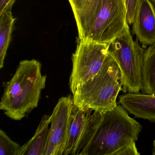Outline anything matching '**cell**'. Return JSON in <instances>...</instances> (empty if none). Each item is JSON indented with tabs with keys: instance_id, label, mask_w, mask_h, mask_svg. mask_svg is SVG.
Listing matches in <instances>:
<instances>
[{
	"instance_id": "16",
	"label": "cell",
	"mask_w": 155,
	"mask_h": 155,
	"mask_svg": "<svg viewBox=\"0 0 155 155\" xmlns=\"http://www.w3.org/2000/svg\"><path fill=\"white\" fill-rule=\"evenodd\" d=\"M140 0H125L127 9V22L129 25L132 24Z\"/></svg>"
},
{
	"instance_id": "3",
	"label": "cell",
	"mask_w": 155,
	"mask_h": 155,
	"mask_svg": "<svg viewBox=\"0 0 155 155\" xmlns=\"http://www.w3.org/2000/svg\"><path fill=\"white\" fill-rule=\"evenodd\" d=\"M122 91L119 68L108 53L98 73L81 86L73 95L74 104L80 108H88L101 114L117 107V99Z\"/></svg>"
},
{
	"instance_id": "4",
	"label": "cell",
	"mask_w": 155,
	"mask_h": 155,
	"mask_svg": "<svg viewBox=\"0 0 155 155\" xmlns=\"http://www.w3.org/2000/svg\"><path fill=\"white\" fill-rule=\"evenodd\" d=\"M108 53L120 70L123 93L139 92L143 87L142 69L145 49L134 41L129 24L115 39L108 43Z\"/></svg>"
},
{
	"instance_id": "17",
	"label": "cell",
	"mask_w": 155,
	"mask_h": 155,
	"mask_svg": "<svg viewBox=\"0 0 155 155\" xmlns=\"http://www.w3.org/2000/svg\"><path fill=\"white\" fill-rule=\"evenodd\" d=\"M135 141L117 151L114 155H140Z\"/></svg>"
},
{
	"instance_id": "11",
	"label": "cell",
	"mask_w": 155,
	"mask_h": 155,
	"mask_svg": "<svg viewBox=\"0 0 155 155\" xmlns=\"http://www.w3.org/2000/svg\"><path fill=\"white\" fill-rule=\"evenodd\" d=\"M78 27V38H87L101 0H68Z\"/></svg>"
},
{
	"instance_id": "7",
	"label": "cell",
	"mask_w": 155,
	"mask_h": 155,
	"mask_svg": "<svg viewBox=\"0 0 155 155\" xmlns=\"http://www.w3.org/2000/svg\"><path fill=\"white\" fill-rule=\"evenodd\" d=\"M74 106L71 95L59 100L50 116L51 124L43 155H63L68 137Z\"/></svg>"
},
{
	"instance_id": "5",
	"label": "cell",
	"mask_w": 155,
	"mask_h": 155,
	"mask_svg": "<svg viewBox=\"0 0 155 155\" xmlns=\"http://www.w3.org/2000/svg\"><path fill=\"white\" fill-rule=\"evenodd\" d=\"M108 48V43L78 38L77 49L72 54V68L69 81L72 95L98 73L107 55Z\"/></svg>"
},
{
	"instance_id": "1",
	"label": "cell",
	"mask_w": 155,
	"mask_h": 155,
	"mask_svg": "<svg viewBox=\"0 0 155 155\" xmlns=\"http://www.w3.org/2000/svg\"><path fill=\"white\" fill-rule=\"evenodd\" d=\"M141 128L140 124L120 104L103 114L94 111L90 117L78 155H114L137 140Z\"/></svg>"
},
{
	"instance_id": "14",
	"label": "cell",
	"mask_w": 155,
	"mask_h": 155,
	"mask_svg": "<svg viewBox=\"0 0 155 155\" xmlns=\"http://www.w3.org/2000/svg\"><path fill=\"white\" fill-rule=\"evenodd\" d=\"M15 19L12 11L0 15V68H3L4 60L9 45L11 40L12 34Z\"/></svg>"
},
{
	"instance_id": "8",
	"label": "cell",
	"mask_w": 155,
	"mask_h": 155,
	"mask_svg": "<svg viewBox=\"0 0 155 155\" xmlns=\"http://www.w3.org/2000/svg\"><path fill=\"white\" fill-rule=\"evenodd\" d=\"M132 33L143 48L155 43V8L150 0H140L132 23Z\"/></svg>"
},
{
	"instance_id": "9",
	"label": "cell",
	"mask_w": 155,
	"mask_h": 155,
	"mask_svg": "<svg viewBox=\"0 0 155 155\" xmlns=\"http://www.w3.org/2000/svg\"><path fill=\"white\" fill-rule=\"evenodd\" d=\"M92 111L91 109L80 108L74 104L71 117L68 141L63 155H78Z\"/></svg>"
},
{
	"instance_id": "21",
	"label": "cell",
	"mask_w": 155,
	"mask_h": 155,
	"mask_svg": "<svg viewBox=\"0 0 155 155\" xmlns=\"http://www.w3.org/2000/svg\"><path fill=\"white\" fill-rule=\"evenodd\" d=\"M124 2H125V0H124Z\"/></svg>"
},
{
	"instance_id": "12",
	"label": "cell",
	"mask_w": 155,
	"mask_h": 155,
	"mask_svg": "<svg viewBox=\"0 0 155 155\" xmlns=\"http://www.w3.org/2000/svg\"><path fill=\"white\" fill-rule=\"evenodd\" d=\"M50 123V116L44 115L34 136L21 147L17 155H43L48 136Z\"/></svg>"
},
{
	"instance_id": "13",
	"label": "cell",
	"mask_w": 155,
	"mask_h": 155,
	"mask_svg": "<svg viewBox=\"0 0 155 155\" xmlns=\"http://www.w3.org/2000/svg\"><path fill=\"white\" fill-rule=\"evenodd\" d=\"M141 91L155 95V43L145 49Z\"/></svg>"
},
{
	"instance_id": "18",
	"label": "cell",
	"mask_w": 155,
	"mask_h": 155,
	"mask_svg": "<svg viewBox=\"0 0 155 155\" xmlns=\"http://www.w3.org/2000/svg\"><path fill=\"white\" fill-rule=\"evenodd\" d=\"M16 0H0V15L6 12L12 11Z\"/></svg>"
},
{
	"instance_id": "19",
	"label": "cell",
	"mask_w": 155,
	"mask_h": 155,
	"mask_svg": "<svg viewBox=\"0 0 155 155\" xmlns=\"http://www.w3.org/2000/svg\"><path fill=\"white\" fill-rule=\"evenodd\" d=\"M153 148L152 150V155H155V140L153 141Z\"/></svg>"
},
{
	"instance_id": "2",
	"label": "cell",
	"mask_w": 155,
	"mask_h": 155,
	"mask_svg": "<svg viewBox=\"0 0 155 155\" xmlns=\"http://www.w3.org/2000/svg\"><path fill=\"white\" fill-rule=\"evenodd\" d=\"M47 76L35 59L20 61L14 76L7 83L0 102V109L11 119L21 120L37 107Z\"/></svg>"
},
{
	"instance_id": "10",
	"label": "cell",
	"mask_w": 155,
	"mask_h": 155,
	"mask_svg": "<svg viewBox=\"0 0 155 155\" xmlns=\"http://www.w3.org/2000/svg\"><path fill=\"white\" fill-rule=\"evenodd\" d=\"M118 103L136 117L155 122V95L128 92L119 97Z\"/></svg>"
},
{
	"instance_id": "6",
	"label": "cell",
	"mask_w": 155,
	"mask_h": 155,
	"mask_svg": "<svg viewBox=\"0 0 155 155\" xmlns=\"http://www.w3.org/2000/svg\"><path fill=\"white\" fill-rule=\"evenodd\" d=\"M127 23L124 0H101L86 39L100 43H110L121 33Z\"/></svg>"
},
{
	"instance_id": "20",
	"label": "cell",
	"mask_w": 155,
	"mask_h": 155,
	"mask_svg": "<svg viewBox=\"0 0 155 155\" xmlns=\"http://www.w3.org/2000/svg\"><path fill=\"white\" fill-rule=\"evenodd\" d=\"M150 1L151 2V3L153 4L155 8V0H150Z\"/></svg>"
},
{
	"instance_id": "15",
	"label": "cell",
	"mask_w": 155,
	"mask_h": 155,
	"mask_svg": "<svg viewBox=\"0 0 155 155\" xmlns=\"http://www.w3.org/2000/svg\"><path fill=\"white\" fill-rule=\"evenodd\" d=\"M21 147L2 130H0V155H17Z\"/></svg>"
}]
</instances>
